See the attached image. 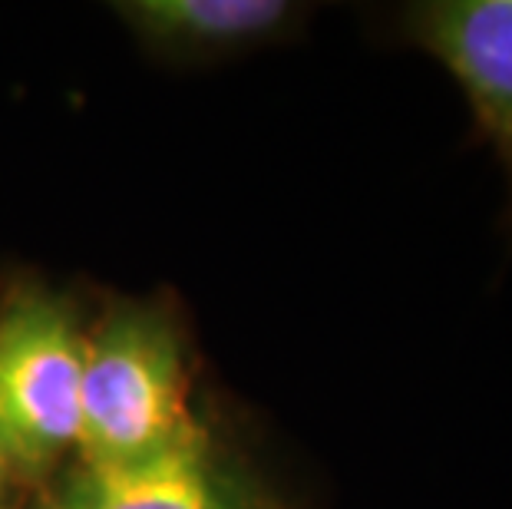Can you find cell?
Masks as SVG:
<instances>
[{"label": "cell", "mask_w": 512, "mask_h": 509, "mask_svg": "<svg viewBox=\"0 0 512 509\" xmlns=\"http://www.w3.org/2000/svg\"><path fill=\"white\" fill-rule=\"evenodd\" d=\"M195 443L176 334L156 314H119L86 341L76 447L86 463H143Z\"/></svg>", "instance_id": "obj_1"}, {"label": "cell", "mask_w": 512, "mask_h": 509, "mask_svg": "<svg viewBox=\"0 0 512 509\" xmlns=\"http://www.w3.org/2000/svg\"><path fill=\"white\" fill-rule=\"evenodd\" d=\"M83 357L70 314L24 295L0 314V453L47 463L80 443Z\"/></svg>", "instance_id": "obj_2"}, {"label": "cell", "mask_w": 512, "mask_h": 509, "mask_svg": "<svg viewBox=\"0 0 512 509\" xmlns=\"http://www.w3.org/2000/svg\"><path fill=\"white\" fill-rule=\"evenodd\" d=\"M397 37L460 83L473 129L503 172L499 235L512 262V0H420L397 10Z\"/></svg>", "instance_id": "obj_3"}, {"label": "cell", "mask_w": 512, "mask_h": 509, "mask_svg": "<svg viewBox=\"0 0 512 509\" xmlns=\"http://www.w3.org/2000/svg\"><path fill=\"white\" fill-rule=\"evenodd\" d=\"M53 509H238L202 443L143 463H83Z\"/></svg>", "instance_id": "obj_4"}, {"label": "cell", "mask_w": 512, "mask_h": 509, "mask_svg": "<svg viewBox=\"0 0 512 509\" xmlns=\"http://www.w3.org/2000/svg\"><path fill=\"white\" fill-rule=\"evenodd\" d=\"M119 10L152 40L195 47L271 40L301 17L285 0H133Z\"/></svg>", "instance_id": "obj_5"}, {"label": "cell", "mask_w": 512, "mask_h": 509, "mask_svg": "<svg viewBox=\"0 0 512 509\" xmlns=\"http://www.w3.org/2000/svg\"><path fill=\"white\" fill-rule=\"evenodd\" d=\"M4 467H7V457L0 453V493H4Z\"/></svg>", "instance_id": "obj_6"}]
</instances>
